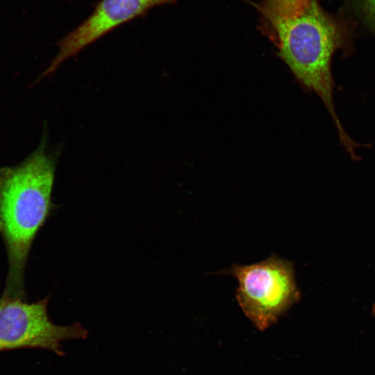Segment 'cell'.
Here are the masks:
<instances>
[{
    "mask_svg": "<svg viewBox=\"0 0 375 375\" xmlns=\"http://www.w3.org/2000/svg\"><path fill=\"white\" fill-rule=\"evenodd\" d=\"M42 139L24 161L0 169V235L8 269L3 292L26 297L24 273L28 256L52 208L55 162Z\"/></svg>",
    "mask_w": 375,
    "mask_h": 375,
    "instance_id": "1",
    "label": "cell"
},
{
    "mask_svg": "<svg viewBox=\"0 0 375 375\" xmlns=\"http://www.w3.org/2000/svg\"><path fill=\"white\" fill-rule=\"evenodd\" d=\"M274 35L278 54L296 78L315 92L329 112L341 143L349 154L358 144L345 133L335 112L331 60L345 42L344 31L317 3L310 0L300 15L288 19L264 16Z\"/></svg>",
    "mask_w": 375,
    "mask_h": 375,
    "instance_id": "2",
    "label": "cell"
},
{
    "mask_svg": "<svg viewBox=\"0 0 375 375\" xmlns=\"http://www.w3.org/2000/svg\"><path fill=\"white\" fill-rule=\"evenodd\" d=\"M221 273L237 279L238 304L260 331L276 323L301 299L293 262L275 254L251 265L233 264Z\"/></svg>",
    "mask_w": 375,
    "mask_h": 375,
    "instance_id": "3",
    "label": "cell"
},
{
    "mask_svg": "<svg viewBox=\"0 0 375 375\" xmlns=\"http://www.w3.org/2000/svg\"><path fill=\"white\" fill-rule=\"evenodd\" d=\"M49 296L33 303L26 297L5 292L0 297V352L42 349L63 356L61 342L85 339L88 331L80 324L60 326L48 315Z\"/></svg>",
    "mask_w": 375,
    "mask_h": 375,
    "instance_id": "4",
    "label": "cell"
},
{
    "mask_svg": "<svg viewBox=\"0 0 375 375\" xmlns=\"http://www.w3.org/2000/svg\"><path fill=\"white\" fill-rule=\"evenodd\" d=\"M171 2L172 0H102L85 22L58 42L57 54L39 79L53 73L66 60L117 26L156 6Z\"/></svg>",
    "mask_w": 375,
    "mask_h": 375,
    "instance_id": "5",
    "label": "cell"
},
{
    "mask_svg": "<svg viewBox=\"0 0 375 375\" xmlns=\"http://www.w3.org/2000/svg\"><path fill=\"white\" fill-rule=\"evenodd\" d=\"M310 1V0H265L259 9L263 16L288 19L303 12Z\"/></svg>",
    "mask_w": 375,
    "mask_h": 375,
    "instance_id": "6",
    "label": "cell"
},
{
    "mask_svg": "<svg viewBox=\"0 0 375 375\" xmlns=\"http://www.w3.org/2000/svg\"><path fill=\"white\" fill-rule=\"evenodd\" d=\"M365 12L375 24V0H362Z\"/></svg>",
    "mask_w": 375,
    "mask_h": 375,
    "instance_id": "7",
    "label": "cell"
},
{
    "mask_svg": "<svg viewBox=\"0 0 375 375\" xmlns=\"http://www.w3.org/2000/svg\"><path fill=\"white\" fill-rule=\"evenodd\" d=\"M372 311H373V313L375 315V303L374 304L372 307Z\"/></svg>",
    "mask_w": 375,
    "mask_h": 375,
    "instance_id": "8",
    "label": "cell"
}]
</instances>
